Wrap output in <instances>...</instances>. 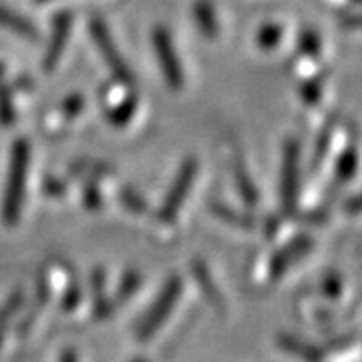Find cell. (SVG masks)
I'll return each mask as SVG.
<instances>
[{
    "mask_svg": "<svg viewBox=\"0 0 362 362\" xmlns=\"http://www.w3.org/2000/svg\"><path fill=\"white\" fill-rule=\"evenodd\" d=\"M196 174H198V161L194 158H189L181 163L180 170H177L176 177L172 181L170 189L167 191L165 200L159 207V218L163 222H174L176 220L181 205L185 204L187 196L191 192Z\"/></svg>",
    "mask_w": 362,
    "mask_h": 362,
    "instance_id": "5",
    "label": "cell"
},
{
    "mask_svg": "<svg viewBox=\"0 0 362 362\" xmlns=\"http://www.w3.org/2000/svg\"><path fill=\"white\" fill-rule=\"evenodd\" d=\"M80 300H81L80 288H78L76 285L69 286L67 292H65V296H63V300H62L63 310H74L78 307V303H80Z\"/></svg>",
    "mask_w": 362,
    "mask_h": 362,
    "instance_id": "28",
    "label": "cell"
},
{
    "mask_svg": "<svg viewBox=\"0 0 362 362\" xmlns=\"http://www.w3.org/2000/svg\"><path fill=\"white\" fill-rule=\"evenodd\" d=\"M141 283H143L141 274H137L135 270L124 272V276H122V279H120L119 283V288H117V300L119 301L129 300V298L139 291Z\"/></svg>",
    "mask_w": 362,
    "mask_h": 362,
    "instance_id": "19",
    "label": "cell"
},
{
    "mask_svg": "<svg viewBox=\"0 0 362 362\" xmlns=\"http://www.w3.org/2000/svg\"><path fill=\"white\" fill-rule=\"evenodd\" d=\"M348 209L353 211V215H357L358 209H361V200H358V196H353L351 202H349Z\"/></svg>",
    "mask_w": 362,
    "mask_h": 362,
    "instance_id": "30",
    "label": "cell"
},
{
    "mask_svg": "<svg viewBox=\"0 0 362 362\" xmlns=\"http://www.w3.org/2000/svg\"><path fill=\"white\" fill-rule=\"evenodd\" d=\"M192 277H194V281L198 283V286L202 288L205 298L211 301V305L222 309V307H224V296L218 291L215 279L211 276L209 268L205 267V262L200 261V259H194V261H192Z\"/></svg>",
    "mask_w": 362,
    "mask_h": 362,
    "instance_id": "12",
    "label": "cell"
},
{
    "mask_svg": "<svg viewBox=\"0 0 362 362\" xmlns=\"http://www.w3.org/2000/svg\"><path fill=\"white\" fill-rule=\"evenodd\" d=\"M23 305V294L21 292H13L11 298L6 301V305L0 309V346H2V340H4V331L10 324L11 316L19 310V307Z\"/></svg>",
    "mask_w": 362,
    "mask_h": 362,
    "instance_id": "22",
    "label": "cell"
},
{
    "mask_svg": "<svg viewBox=\"0 0 362 362\" xmlns=\"http://www.w3.org/2000/svg\"><path fill=\"white\" fill-rule=\"evenodd\" d=\"M45 192L48 196H62L65 192V185L57 177H47L45 180Z\"/></svg>",
    "mask_w": 362,
    "mask_h": 362,
    "instance_id": "29",
    "label": "cell"
},
{
    "mask_svg": "<svg viewBox=\"0 0 362 362\" xmlns=\"http://www.w3.org/2000/svg\"><path fill=\"white\" fill-rule=\"evenodd\" d=\"M300 95L301 98L309 105H316L322 100V86L316 80H305L300 86Z\"/></svg>",
    "mask_w": 362,
    "mask_h": 362,
    "instance_id": "24",
    "label": "cell"
},
{
    "mask_svg": "<svg viewBox=\"0 0 362 362\" xmlns=\"http://www.w3.org/2000/svg\"><path fill=\"white\" fill-rule=\"evenodd\" d=\"M83 205L89 211H96L102 207V192L96 183L89 181L87 185H83Z\"/></svg>",
    "mask_w": 362,
    "mask_h": 362,
    "instance_id": "25",
    "label": "cell"
},
{
    "mask_svg": "<svg viewBox=\"0 0 362 362\" xmlns=\"http://www.w3.org/2000/svg\"><path fill=\"white\" fill-rule=\"evenodd\" d=\"M281 39H283V26L276 23L262 24L261 28L257 30V35H255V41H257V45L262 48V50H274V48L279 47Z\"/></svg>",
    "mask_w": 362,
    "mask_h": 362,
    "instance_id": "16",
    "label": "cell"
},
{
    "mask_svg": "<svg viewBox=\"0 0 362 362\" xmlns=\"http://www.w3.org/2000/svg\"><path fill=\"white\" fill-rule=\"evenodd\" d=\"M37 4H48V2H54V0H34Z\"/></svg>",
    "mask_w": 362,
    "mask_h": 362,
    "instance_id": "32",
    "label": "cell"
},
{
    "mask_svg": "<svg viewBox=\"0 0 362 362\" xmlns=\"http://www.w3.org/2000/svg\"><path fill=\"white\" fill-rule=\"evenodd\" d=\"M15 105L11 100V90L10 87L0 83V124L2 126H11L15 122Z\"/></svg>",
    "mask_w": 362,
    "mask_h": 362,
    "instance_id": "21",
    "label": "cell"
},
{
    "mask_svg": "<svg viewBox=\"0 0 362 362\" xmlns=\"http://www.w3.org/2000/svg\"><path fill=\"white\" fill-rule=\"evenodd\" d=\"M83 105H86L83 95H80V93H72V95H69L67 98L62 102V115L67 120L76 119L78 115L83 111Z\"/></svg>",
    "mask_w": 362,
    "mask_h": 362,
    "instance_id": "23",
    "label": "cell"
},
{
    "mask_svg": "<svg viewBox=\"0 0 362 362\" xmlns=\"http://www.w3.org/2000/svg\"><path fill=\"white\" fill-rule=\"evenodd\" d=\"M72 28V13L71 11H59L54 15L52 19V32L48 37L47 52L43 57L45 72H52L57 67V63L62 59L63 50L69 43V35Z\"/></svg>",
    "mask_w": 362,
    "mask_h": 362,
    "instance_id": "8",
    "label": "cell"
},
{
    "mask_svg": "<svg viewBox=\"0 0 362 362\" xmlns=\"http://www.w3.org/2000/svg\"><path fill=\"white\" fill-rule=\"evenodd\" d=\"M0 26L21 35V37L28 39L32 43L41 41V34H39V30L35 28V24L32 21L23 17L17 11L10 10V8H4V6H0Z\"/></svg>",
    "mask_w": 362,
    "mask_h": 362,
    "instance_id": "9",
    "label": "cell"
},
{
    "mask_svg": "<svg viewBox=\"0 0 362 362\" xmlns=\"http://www.w3.org/2000/svg\"><path fill=\"white\" fill-rule=\"evenodd\" d=\"M152 47L158 56L159 69H161L167 86L174 90H180L185 83V76H183V69H181V62L177 57L170 32L165 26H158L152 30Z\"/></svg>",
    "mask_w": 362,
    "mask_h": 362,
    "instance_id": "6",
    "label": "cell"
},
{
    "mask_svg": "<svg viewBox=\"0 0 362 362\" xmlns=\"http://www.w3.org/2000/svg\"><path fill=\"white\" fill-rule=\"evenodd\" d=\"M119 200L122 204V207L129 211V213H134V215H143L144 211L148 209V204L144 200L141 192H137L132 187H124V189H120L119 192Z\"/></svg>",
    "mask_w": 362,
    "mask_h": 362,
    "instance_id": "18",
    "label": "cell"
},
{
    "mask_svg": "<svg viewBox=\"0 0 362 362\" xmlns=\"http://www.w3.org/2000/svg\"><path fill=\"white\" fill-rule=\"evenodd\" d=\"M322 291L329 300H337L342 294V279H340L339 274H334V272L327 274L322 281Z\"/></svg>",
    "mask_w": 362,
    "mask_h": 362,
    "instance_id": "26",
    "label": "cell"
},
{
    "mask_svg": "<svg viewBox=\"0 0 362 362\" xmlns=\"http://www.w3.org/2000/svg\"><path fill=\"white\" fill-rule=\"evenodd\" d=\"M358 2H361V0H355V4H358Z\"/></svg>",
    "mask_w": 362,
    "mask_h": 362,
    "instance_id": "34",
    "label": "cell"
},
{
    "mask_svg": "<svg viewBox=\"0 0 362 362\" xmlns=\"http://www.w3.org/2000/svg\"><path fill=\"white\" fill-rule=\"evenodd\" d=\"M300 159L301 148L296 139H286L281 163V207L285 215H294L300 196Z\"/></svg>",
    "mask_w": 362,
    "mask_h": 362,
    "instance_id": "3",
    "label": "cell"
},
{
    "mask_svg": "<svg viewBox=\"0 0 362 362\" xmlns=\"http://www.w3.org/2000/svg\"><path fill=\"white\" fill-rule=\"evenodd\" d=\"M62 358L63 361H76V355H74L72 351H65L62 353Z\"/></svg>",
    "mask_w": 362,
    "mask_h": 362,
    "instance_id": "31",
    "label": "cell"
},
{
    "mask_svg": "<svg viewBox=\"0 0 362 362\" xmlns=\"http://www.w3.org/2000/svg\"><path fill=\"white\" fill-rule=\"evenodd\" d=\"M313 248H315V240L309 235H298L283 248L276 250L270 259V268H268L270 279H279L288 268L294 267L296 262L301 261L305 255H309Z\"/></svg>",
    "mask_w": 362,
    "mask_h": 362,
    "instance_id": "7",
    "label": "cell"
},
{
    "mask_svg": "<svg viewBox=\"0 0 362 362\" xmlns=\"http://www.w3.org/2000/svg\"><path fill=\"white\" fill-rule=\"evenodd\" d=\"M279 346H281L285 351L292 353L296 357L307 358V361H318V358H322V353L318 351V348L309 346V344H305L303 340L291 337V334H281V337H279Z\"/></svg>",
    "mask_w": 362,
    "mask_h": 362,
    "instance_id": "15",
    "label": "cell"
},
{
    "mask_svg": "<svg viewBox=\"0 0 362 362\" xmlns=\"http://www.w3.org/2000/svg\"><path fill=\"white\" fill-rule=\"evenodd\" d=\"M181 291H183V283H181L180 277H168L161 291H159L158 298L152 301V305L148 307L143 318L139 320L137 327H135V337L139 340H150L153 334L158 333L161 325L172 315L177 301H180Z\"/></svg>",
    "mask_w": 362,
    "mask_h": 362,
    "instance_id": "2",
    "label": "cell"
},
{
    "mask_svg": "<svg viewBox=\"0 0 362 362\" xmlns=\"http://www.w3.org/2000/svg\"><path fill=\"white\" fill-rule=\"evenodd\" d=\"M233 180L238 196L243 198L244 205H246V207H255V205L259 204L257 187H255L252 176H250L248 168H246V163L240 158H237L233 161Z\"/></svg>",
    "mask_w": 362,
    "mask_h": 362,
    "instance_id": "11",
    "label": "cell"
},
{
    "mask_svg": "<svg viewBox=\"0 0 362 362\" xmlns=\"http://www.w3.org/2000/svg\"><path fill=\"white\" fill-rule=\"evenodd\" d=\"M4 76V65H2V63H0V78Z\"/></svg>",
    "mask_w": 362,
    "mask_h": 362,
    "instance_id": "33",
    "label": "cell"
},
{
    "mask_svg": "<svg viewBox=\"0 0 362 362\" xmlns=\"http://www.w3.org/2000/svg\"><path fill=\"white\" fill-rule=\"evenodd\" d=\"M211 213L218 220L229 226H235V228L250 229L253 226L252 216L246 215V213H240V211L233 209V207H229L228 204H222V202H213L211 204Z\"/></svg>",
    "mask_w": 362,
    "mask_h": 362,
    "instance_id": "14",
    "label": "cell"
},
{
    "mask_svg": "<svg viewBox=\"0 0 362 362\" xmlns=\"http://www.w3.org/2000/svg\"><path fill=\"white\" fill-rule=\"evenodd\" d=\"M298 50L301 56L316 59L322 52V41H320L318 32H315L313 28L301 30L300 37H298Z\"/></svg>",
    "mask_w": 362,
    "mask_h": 362,
    "instance_id": "17",
    "label": "cell"
},
{
    "mask_svg": "<svg viewBox=\"0 0 362 362\" xmlns=\"http://www.w3.org/2000/svg\"><path fill=\"white\" fill-rule=\"evenodd\" d=\"M135 111H137V96L134 93H126L117 102H107L105 104V115L111 124L117 128H124L129 120L134 119Z\"/></svg>",
    "mask_w": 362,
    "mask_h": 362,
    "instance_id": "13",
    "label": "cell"
},
{
    "mask_svg": "<svg viewBox=\"0 0 362 362\" xmlns=\"http://www.w3.org/2000/svg\"><path fill=\"white\" fill-rule=\"evenodd\" d=\"M192 19H194L196 26L200 30L204 37L216 39L220 34V24L216 11L211 2L207 0H196L192 4Z\"/></svg>",
    "mask_w": 362,
    "mask_h": 362,
    "instance_id": "10",
    "label": "cell"
},
{
    "mask_svg": "<svg viewBox=\"0 0 362 362\" xmlns=\"http://www.w3.org/2000/svg\"><path fill=\"white\" fill-rule=\"evenodd\" d=\"M89 34L93 37V43L100 50L105 65H107V69H110L111 74L115 76V80L120 81V83H132L134 81V72L128 67L124 57L120 56L119 48L115 45L113 37H111L110 30L104 24V21L96 19V17L90 19Z\"/></svg>",
    "mask_w": 362,
    "mask_h": 362,
    "instance_id": "4",
    "label": "cell"
},
{
    "mask_svg": "<svg viewBox=\"0 0 362 362\" xmlns=\"http://www.w3.org/2000/svg\"><path fill=\"white\" fill-rule=\"evenodd\" d=\"M357 172V152L355 148L344 150V153L337 161V176L342 181H349Z\"/></svg>",
    "mask_w": 362,
    "mask_h": 362,
    "instance_id": "20",
    "label": "cell"
},
{
    "mask_svg": "<svg viewBox=\"0 0 362 362\" xmlns=\"http://www.w3.org/2000/svg\"><path fill=\"white\" fill-rule=\"evenodd\" d=\"M90 294H93V301L105 298V272L102 268H96L90 274Z\"/></svg>",
    "mask_w": 362,
    "mask_h": 362,
    "instance_id": "27",
    "label": "cell"
},
{
    "mask_svg": "<svg viewBox=\"0 0 362 362\" xmlns=\"http://www.w3.org/2000/svg\"><path fill=\"white\" fill-rule=\"evenodd\" d=\"M30 170V144L26 139H17L11 146L10 170L6 180L4 198H2V222L6 226H15L21 218V211L26 194V180Z\"/></svg>",
    "mask_w": 362,
    "mask_h": 362,
    "instance_id": "1",
    "label": "cell"
}]
</instances>
